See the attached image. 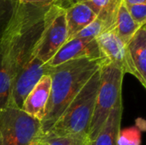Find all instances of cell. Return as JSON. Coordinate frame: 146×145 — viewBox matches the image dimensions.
I'll use <instances>...</instances> for the list:
<instances>
[{"label": "cell", "instance_id": "1", "mask_svg": "<svg viewBox=\"0 0 146 145\" xmlns=\"http://www.w3.org/2000/svg\"><path fill=\"white\" fill-rule=\"evenodd\" d=\"M107 61L105 57L80 58L51 67L49 73L51 78L50 93L41 121L42 137L50 131L86 83Z\"/></svg>", "mask_w": 146, "mask_h": 145}, {"label": "cell", "instance_id": "2", "mask_svg": "<svg viewBox=\"0 0 146 145\" xmlns=\"http://www.w3.org/2000/svg\"><path fill=\"white\" fill-rule=\"evenodd\" d=\"M99 85L100 69L86 83L57 121L43 137H64L80 133H86L87 135Z\"/></svg>", "mask_w": 146, "mask_h": 145}, {"label": "cell", "instance_id": "3", "mask_svg": "<svg viewBox=\"0 0 146 145\" xmlns=\"http://www.w3.org/2000/svg\"><path fill=\"white\" fill-rule=\"evenodd\" d=\"M122 69L108 61L100 68V85L92 121L87 131V141L93 140L115 106L121 101Z\"/></svg>", "mask_w": 146, "mask_h": 145}, {"label": "cell", "instance_id": "4", "mask_svg": "<svg viewBox=\"0 0 146 145\" xmlns=\"http://www.w3.org/2000/svg\"><path fill=\"white\" fill-rule=\"evenodd\" d=\"M1 145H38L42 138L41 122L21 109H0Z\"/></svg>", "mask_w": 146, "mask_h": 145}, {"label": "cell", "instance_id": "5", "mask_svg": "<svg viewBox=\"0 0 146 145\" xmlns=\"http://www.w3.org/2000/svg\"><path fill=\"white\" fill-rule=\"evenodd\" d=\"M68 38L65 7L53 3L47 11L45 25L33 56L47 63L66 43Z\"/></svg>", "mask_w": 146, "mask_h": 145}, {"label": "cell", "instance_id": "6", "mask_svg": "<svg viewBox=\"0 0 146 145\" xmlns=\"http://www.w3.org/2000/svg\"><path fill=\"white\" fill-rule=\"evenodd\" d=\"M50 68L33 56L11 80L5 107L21 109L27 95L44 75L49 74Z\"/></svg>", "mask_w": 146, "mask_h": 145}, {"label": "cell", "instance_id": "7", "mask_svg": "<svg viewBox=\"0 0 146 145\" xmlns=\"http://www.w3.org/2000/svg\"><path fill=\"white\" fill-rule=\"evenodd\" d=\"M122 71L133 74L146 87V24L140 26L127 44Z\"/></svg>", "mask_w": 146, "mask_h": 145}, {"label": "cell", "instance_id": "8", "mask_svg": "<svg viewBox=\"0 0 146 145\" xmlns=\"http://www.w3.org/2000/svg\"><path fill=\"white\" fill-rule=\"evenodd\" d=\"M104 57L97 39L72 38L67 41L46 64L50 67H56L75 59H99Z\"/></svg>", "mask_w": 146, "mask_h": 145}, {"label": "cell", "instance_id": "9", "mask_svg": "<svg viewBox=\"0 0 146 145\" xmlns=\"http://www.w3.org/2000/svg\"><path fill=\"white\" fill-rule=\"evenodd\" d=\"M51 87L50 74L44 75L23 102L21 110L40 122L44 117Z\"/></svg>", "mask_w": 146, "mask_h": 145}, {"label": "cell", "instance_id": "10", "mask_svg": "<svg viewBox=\"0 0 146 145\" xmlns=\"http://www.w3.org/2000/svg\"><path fill=\"white\" fill-rule=\"evenodd\" d=\"M65 13L68 31L67 41L70 40L75 34L91 24L97 18V15L90 7L79 2H75L66 7Z\"/></svg>", "mask_w": 146, "mask_h": 145}, {"label": "cell", "instance_id": "11", "mask_svg": "<svg viewBox=\"0 0 146 145\" xmlns=\"http://www.w3.org/2000/svg\"><path fill=\"white\" fill-rule=\"evenodd\" d=\"M96 39L103 56L108 62L122 69L126 58L127 44L112 30L103 32Z\"/></svg>", "mask_w": 146, "mask_h": 145}, {"label": "cell", "instance_id": "12", "mask_svg": "<svg viewBox=\"0 0 146 145\" xmlns=\"http://www.w3.org/2000/svg\"><path fill=\"white\" fill-rule=\"evenodd\" d=\"M122 100L120 101L111 110L101 130L92 141H87L86 145H117L121 131L122 117Z\"/></svg>", "mask_w": 146, "mask_h": 145}, {"label": "cell", "instance_id": "13", "mask_svg": "<svg viewBox=\"0 0 146 145\" xmlns=\"http://www.w3.org/2000/svg\"><path fill=\"white\" fill-rule=\"evenodd\" d=\"M75 2L83 3L90 7L105 24L107 31L112 29L115 21L123 0H74Z\"/></svg>", "mask_w": 146, "mask_h": 145}, {"label": "cell", "instance_id": "14", "mask_svg": "<svg viewBox=\"0 0 146 145\" xmlns=\"http://www.w3.org/2000/svg\"><path fill=\"white\" fill-rule=\"evenodd\" d=\"M140 26H142L139 25L133 20L127 9L124 1H122L111 30L123 41L124 44H127Z\"/></svg>", "mask_w": 146, "mask_h": 145}, {"label": "cell", "instance_id": "15", "mask_svg": "<svg viewBox=\"0 0 146 145\" xmlns=\"http://www.w3.org/2000/svg\"><path fill=\"white\" fill-rule=\"evenodd\" d=\"M18 4V0H0V36L10 22Z\"/></svg>", "mask_w": 146, "mask_h": 145}, {"label": "cell", "instance_id": "16", "mask_svg": "<svg viewBox=\"0 0 146 145\" xmlns=\"http://www.w3.org/2000/svg\"><path fill=\"white\" fill-rule=\"evenodd\" d=\"M106 26L104 21L99 19L96 18L91 24L75 34L72 38H85V39H96L100 34L106 32ZM71 38V39H72ZM69 41V40H68Z\"/></svg>", "mask_w": 146, "mask_h": 145}, {"label": "cell", "instance_id": "17", "mask_svg": "<svg viewBox=\"0 0 146 145\" xmlns=\"http://www.w3.org/2000/svg\"><path fill=\"white\" fill-rule=\"evenodd\" d=\"M42 140L49 145H86L87 142L86 133H80L64 137H43Z\"/></svg>", "mask_w": 146, "mask_h": 145}, {"label": "cell", "instance_id": "18", "mask_svg": "<svg viewBox=\"0 0 146 145\" xmlns=\"http://www.w3.org/2000/svg\"><path fill=\"white\" fill-rule=\"evenodd\" d=\"M117 145H141V130L139 126H131L120 131Z\"/></svg>", "mask_w": 146, "mask_h": 145}, {"label": "cell", "instance_id": "19", "mask_svg": "<svg viewBox=\"0 0 146 145\" xmlns=\"http://www.w3.org/2000/svg\"><path fill=\"white\" fill-rule=\"evenodd\" d=\"M126 4V3H125ZM127 9L133 20L140 26L146 24V3L128 5L126 4Z\"/></svg>", "mask_w": 146, "mask_h": 145}, {"label": "cell", "instance_id": "20", "mask_svg": "<svg viewBox=\"0 0 146 145\" xmlns=\"http://www.w3.org/2000/svg\"><path fill=\"white\" fill-rule=\"evenodd\" d=\"M9 89V85L6 80L4 73L3 70L1 59H0V109L5 108L6 106Z\"/></svg>", "mask_w": 146, "mask_h": 145}, {"label": "cell", "instance_id": "21", "mask_svg": "<svg viewBox=\"0 0 146 145\" xmlns=\"http://www.w3.org/2000/svg\"><path fill=\"white\" fill-rule=\"evenodd\" d=\"M18 2L21 4H33V5L57 3L64 7V3H63L62 0H18Z\"/></svg>", "mask_w": 146, "mask_h": 145}, {"label": "cell", "instance_id": "22", "mask_svg": "<svg viewBox=\"0 0 146 145\" xmlns=\"http://www.w3.org/2000/svg\"><path fill=\"white\" fill-rule=\"evenodd\" d=\"M126 4L128 5H135V4H142L146 3V0H123Z\"/></svg>", "mask_w": 146, "mask_h": 145}, {"label": "cell", "instance_id": "23", "mask_svg": "<svg viewBox=\"0 0 146 145\" xmlns=\"http://www.w3.org/2000/svg\"><path fill=\"white\" fill-rule=\"evenodd\" d=\"M62 2H63V3H68L69 5H71L72 3H74V0H62Z\"/></svg>", "mask_w": 146, "mask_h": 145}, {"label": "cell", "instance_id": "24", "mask_svg": "<svg viewBox=\"0 0 146 145\" xmlns=\"http://www.w3.org/2000/svg\"><path fill=\"white\" fill-rule=\"evenodd\" d=\"M39 145H49L45 141H44V140H42L41 139V141H40V144Z\"/></svg>", "mask_w": 146, "mask_h": 145}, {"label": "cell", "instance_id": "25", "mask_svg": "<svg viewBox=\"0 0 146 145\" xmlns=\"http://www.w3.org/2000/svg\"><path fill=\"white\" fill-rule=\"evenodd\" d=\"M0 145H1V137H0Z\"/></svg>", "mask_w": 146, "mask_h": 145}, {"label": "cell", "instance_id": "26", "mask_svg": "<svg viewBox=\"0 0 146 145\" xmlns=\"http://www.w3.org/2000/svg\"><path fill=\"white\" fill-rule=\"evenodd\" d=\"M40 141H41V140H40ZM39 144H40V142H39V143H38V145H39Z\"/></svg>", "mask_w": 146, "mask_h": 145}]
</instances>
